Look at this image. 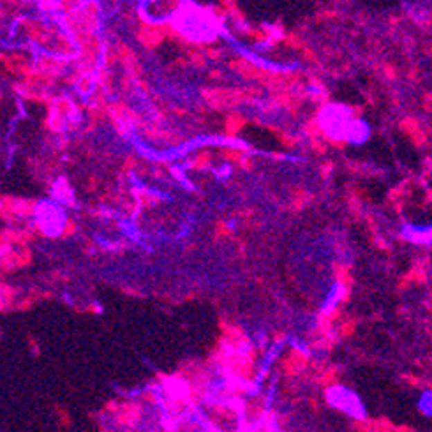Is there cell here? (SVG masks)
I'll return each instance as SVG.
<instances>
[{
	"instance_id": "obj_1",
	"label": "cell",
	"mask_w": 432,
	"mask_h": 432,
	"mask_svg": "<svg viewBox=\"0 0 432 432\" xmlns=\"http://www.w3.org/2000/svg\"><path fill=\"white\" fill-rule=\"evenodd\" d=\"M145 401H124V402H108L105 408L108 417H114L117 427L125 429V431H134L140 427L145 415Z\"/></svg>"
},
{
	"instance_id": "obj_2",
	"label": "cell",
	"mask_w": 432,
	"mask_h": 432,
	"mask_svg": "<svg viewBox=\"0 0 432 432\" xmlns=\"http://www.w3.org/2000/svg\"><path fill=\"white\" fill-rule=\"evenodd\" d=\"M186 9V0H140L138 15L150 21H172Z\"/></svg>"
},
{
	"instance_id": "obj_3",
	"label": "cell",
	"mask_w": 432,
	"mask_h": 432,
	"mask_svg": "<svg viewBox=\"0 0 432 432\" xmlns=\"http://www.w3.org/2000/svg\"><path fill=\"white\" fill-rule=\"evenodd\" d=\"M37 212V203L34 199L15 198V196H0V219L16 222L20 219L34 217Z\"/></svg>"
},
{
	"instance_id": "obj_4",
	"label": "cell",
	"mask_w": 432,
	"mask_h": 432,
	"mask_svg": "<svg viewBox=\"0 0 432 432\" xmlns=\"http://www.w3.org/2000/svg\"><path fill=\"white\" fill-rule=\"evenodd\" d=\"M212 152L208 148H198L196 152H192V156L187 159V166L195 170V172H203V170H208V166L212 164Z\"/></svg>"
},
{
	"instance_id": "obj_5",
	"label": "cell",
	"mask_w": 432,
	"mask_h": 432,
	"mask_svg": "<svg viewBox=\"0 0 432 432\" xmlns=\"http://www.w3.org/2000/svg\"><path fill=\"white\" fill-rule=\"evenodd\" d=\"M15 302H18V293H16V289L12 286L6 285V282H0V311L8 309Z\"/></svg>"
},
{
	"instance_id": "obj_6",
	"label": "cell",
	"mask_w": 432,
	"mask_h": 432,
	"mask_svg": "<svg viewBox=\"0 0 432 432\" xmlns=\"http://www.w3.org/2000/svg\"><path fill=\"white\" fill-rule=\"evenodd\" d=\"M114 2H118V0H114Z\"/></svg>"
}]
</instances>
